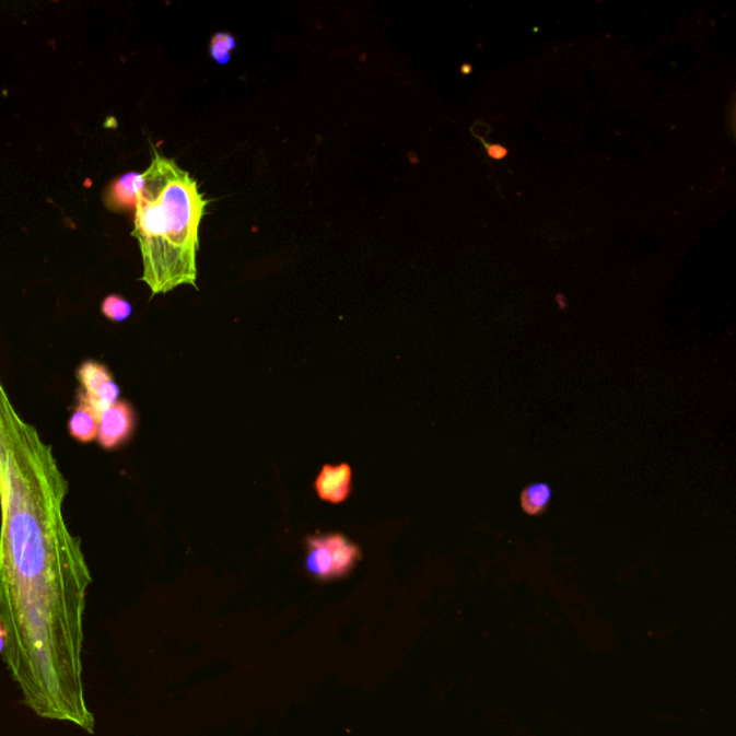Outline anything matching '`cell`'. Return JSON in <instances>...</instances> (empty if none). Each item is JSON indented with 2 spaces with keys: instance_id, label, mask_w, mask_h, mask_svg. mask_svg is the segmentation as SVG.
<instances>
[{
  "instance_id": "6da1fadb",
  "label": "cell",
  "mask_w": 736,
  "mask_h": 736,
  "mask_svg": "<svg viewBox=\"0 0 736 736\" xmlns=\"http://www.w3.org/2000/svg\"><path fill=\"white\" fill-rule=\"evenodd\" d=\"M70 492L52 446L16 410L0 377V619L4 663L26 706L95 734L82 684L93 575L63 516Z\"/></svg>"
},
{
  "instance_id": "7a4b0ae2",
  "label": "cell",
  "mask_w": 736,
  "mask_h": 736,
  "mask_svg": "<svg viewBox=\"0 0 736 736\" xmlns=\"http://www.w3.org/2000/svg\"><path fill=\"white\" fill-rule=\"evenodd\" d=\"M135 209V231L143 259L141 281L152 296L182 285L198 290L200 223L210 200L176 160L153 150Z\"/></svg>"
},
{
  "instance_id": "3957f363",
  "label": "cell",
  "mask_w": 736,
  "mask_h": 736,
  "mask_svg": "<svg viewBox=\"0 0 736 736\" xmlns=\"http://www.w3.org/2000/svg\"><path fill=\"white\" fill-rule=\"evenodd\" d=\"M135 407L127 400H117L102 413L98 424V445L105 451H116L130 441L136 431Z\"/></svg>"
},
{
  "instance_id": "277c9868",
  "label": "cell",
  "mask_w": 736,
  "mask_h": 736,
  "mask_svg": "<svg viewBox=\"0 0 736 736\" xmlns=\"http://www.w3.org/2000/svg\"><path fill=\"white\" fill-rule=\"evenodd\" d=\"M102 413V407L91 400L80 388V392L77 393L75 409L68 420L70 436L80 443L97 441Z\"/></svg>"
},
{
  "instance_id": "5b68a950",
  "label": "cell",
  "mask_w": 736,
  "mask_h": 736,
  "mask_svg": "<svg viewBox=\"0 0 736 736\" xmlns=\"http://www.w3.org/2000/svg\"><path fill=\"white\" fill-rule=\"evenodd\" d=\"M315 491L323 501L342 504L349 500L353 488V470L349 464L324 465L322 474L315 479Z\"/></svg>"
},
{
  "instance_id": "8992f818",
  "label": "cell",
  "mask_w": 736,
  "mask_h": 736,
  "mask_svg": "<svg viewBox=\"0 0 736 736\" xmlns=\"http://www.w3.org/2000/svg\"><path fill=\"white\" fill-rule=\"evenodd\" d=\"M144 185L143 172H128L109 183L104 194L105 208L113 212H126L135 210L137 199Z\"/></svg>"
},
{
  "instance_id": "52a82bcc",
  "label": "cell",
  "mask_w": 736,
  "mask_h": 736,
  "mask_svg": "<svg viewBox=\"0 0 736 736\" xmlns=\"http://www.w3.org/2000/svg\"><path fill=\"white\" fill-rule=\"evenodd\" d=\"M324 541H326L328 551H330L334 579L342 577L360 560L359 547L341 534L328 535V537H324Z\"/></svg>"
},
{
  "instance_id": "ba28073f",
  "label": "cell",
  "mask_w": 736,
  "mask_h": 736,
  "mask_svg": "<svg viewBox=\"0 0 736 736\" xmlns=\"http://www.w3.org/2000/svg\"><path fill=\"white\" fill-rule=\"evenodd\" d=\"M77 378L81 384V390L97 404L98 392L105 384L113 382V374L107 365L95 360H85L77 370Z\"/></svg>"
},
{
  "instance_id": "9c48e42d",
  "label": "cell",
  "mask_w": 736,
  "mask_h": 736,
  "mask_svg": "<svg viewBox=\"0 0 736 736\" xmlns=\"http://www.w3.org/2000/svg\"><path fill=\"white\" fill-rule=\"evenodd\" d=\"M552 489L548 483H533L521 492L519 504L525 514L541 516L550 506Z\"/></svg>"
},
{
  "instance_id": "30bf717a",
  "label": "cell",
  "mask_w": 736,
  "mask_h": 736,
  "mask_svg": "<svg viewBox=\"0 0 736 736\" xmlns=\"http://www.w3.org/2000/svg\"><path fill=\"white\" fill-rule=\"evenodd\" d=\"M236 48L235 36L229 32H218L210 38L209 54L218 66H227L231 62V52Z\"/></svg>"
},
{
  "instance_id": "8fae6325",
  "label": "cell",
  "mask_w": 736,
  "mask_h": 736,
  "mask_svg": "<svg viewBox=\"0 0 736 736\" xmlns=\"http://www.w3.org/2000/svg\"><path fill=\"white\" fill-rule=\"evenodd\" d=\"M132 306L121 295H108L102 303V314L108 322L122 323L131 317Z\"/></svg>"
},
{
  "instance_id": "7c38bea8",
  "label": "cell",
  "mask_w": 736,
  "mask_h": 736,
  "mask_svg": "<svg viewBox=\"0 0 736 736\" xmlns=\"http://www.w3.org/2000/svg\"><path fill=\"white\" fill-rule=\"evenodd\" d=\"M7 644H8V632L7 629H4L2 619H0V656L3 655L4 651H7Z\"/></svg>"
}]
</instances>
